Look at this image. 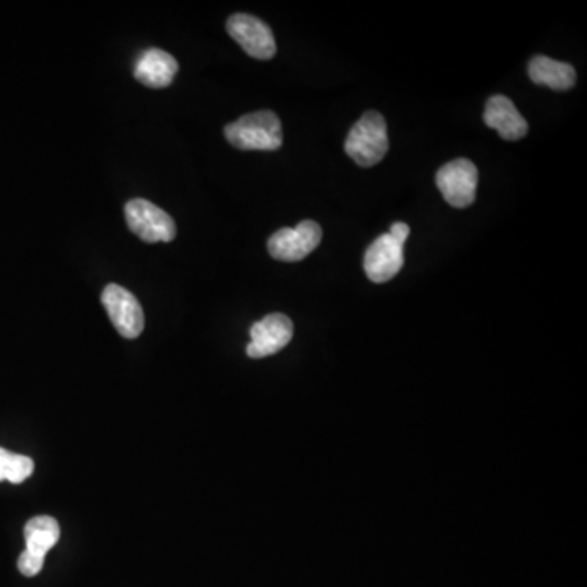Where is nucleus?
Masks as SVG:
<instances>
[{
  "label": "nucleus",
  "mask_w": 587,
  "mask_h": 587,
  "mask_svg": "<svg viewBox=\"0 0 587 587\" xmlns=\"http://www.w3.org/2000/svg\"><path fill=\"white\" fill-rule=\"evenodd\" d=\"M227 141L240 151H278L283 146V126L270 110L242 116L224 129Z\"/></svg>",
  "instance_id": "obj_1"
},
{
  "label": "nucleus",
  "mask_w": 587,
  "mask_h": 587,
  "mask_svg": "<svg viewBox=\"0 0 587 587\" xmlns=\"http://www.w3.org/2000/svg\"><path fill=\"white\" fill-rule=\"evenodd\" d=\"M345 151L359 167L379 164L389 152V134L384 116L377 111L364 113L349 131Z\"/></svg>",
  "instance_id": "obj_2"
},
{
  "label": "nucleus",
  "mask_w": 587,
  "mask_h": 587,
  "mask_svg": "<svg viewBox=\"0 0 587 587\" xmlns=\"http://www.w3.org/2000/svg\"><path fill=\"white\" fill-rule=\"evenodd\" d=\"M129 230L142 242H172L177 237V226L172 216L147 199H131L124 208Z\"/></svg>",
  "instance_id": "obj_3"
},
{
  "label": "nucleus",
  "mask_w": 587,
  "mask_h": 587,
  "mask_svg": "<svg viewBox=\"0 0 587 587\" xmlns=\"http://www.w3.org/2000/svg\"><path fill=\"white\" fill-rule=\"evenodd\" d=\"M61 529L56 519L49 516L33 517L25 526L27 550L18 558V570L23 576L33 578L43 570L46 553L59 542Z\"/></svg>",
  "instance_id": "obj_4"
},
{
  "label": "nucleus",
  "mask_w": 587,
  "mask_h": 587,
  "mask_svg": "<svg viewBox=\"0 0 587 587\" xmlns=\"http://www.w3.org/2000/svg\"><path fill=\"white\" fill-rule=\"evenodd\" d=\"M436 185L451 206L468 208L477 196V167L467 159L452 160L437 172Z\"/></svg>",
  "instance_id": "obj_5"
},
{
  "label": "nucleus",
  "mask_w": 587,
  "mask_h": 587,
  "mask_svg": "<svg viewBox=\"0 0 587 587\" xmlns=\"http://www.w3.org/2000/svg\"><path fill=\"white\" fill-rule=\"evenodd\" d=\"M322 242V227L314 221H302L294 229L284 227L268 240V252L274 260L294 263L304 260Z\"/></svg>",
  "instance_id": "obj_6"
},
{
  "label": "nucleus",
  "mask_w": 587,
  "mask_h": 587,
  "mask_svg": "<svg viewBox=\"0 0 587 587\" xmlns=\"http://www.w3.org/2000/svg\"><path fill=\"white\" fill-rule=\"evenodd\" d=\"M102 304L123 338L134 340L144 330V312L134 294L120 284H108L102 292Z\"/></svg>",
  "instance_id": "obj_7"
},
{
  "label": "nucleus",
  "mask_w": 587,
  "mask_h": 587,
  "mask_svg": "<svg viewBox=\"0 0 587 587\" xmlns=\"http://www.w3.org/2000/svg\"><path fill=\"white\" fill-rule=\"evenodd\" d=\"M227 31L252 58L268 61L276 54L273 31L260 18L248 14L232 15L227 20Z\"/></svg>",
  "instance_id": "obj_8"
},
{
  "label": "nucleus",
  "mask_w": 587,
  "mask_h": 587,
  "mask_svg": "<svg viewBox=\"0 0 587 587\" xmlns=\"http://www.w3.org/2000/svg\"><path fill=\"white\" fill-rule=\"evenodd\" d=\"M294 325L291 318L283 314L266 315L250 328V345L247 354L252 359L268 358L279 353L291 343Z\"/></svg>",
  "instance_id": "obj_9"
},
{
  "label": "nucleus",
  "mask_w": 587,
  "mask_h": 587,
  "mask_svg": "<svg viewBox=\"0 0 587 587\" xmlns=\"http://www.w3.org/2000/svg\"><path fill=\"white\" fill-rule=\"evenodd\" d=\"M405 243L390 234L380 235L369 245L364 255V271L372 283H387L395 278L405 263Z\"/></svg>",
  "instance_id": "obj_10"
},
{
  "label": "nucleus",
  "mask_w": 587,
  "mask_h": 587,
  "mask_svg": "<svg viewBox=\"0 0 587 587\" xmlns=\"http://www.w3.org/2000/svg\"><path fill=\"white\" fill-rule=\"evenodd\" d=\"M178 62L164 49L142 51L134 64V77L151 89H165L177 77Z\"/></svg>",
  "instance_id": "obj_11"
},
{
  "label": "nucleus",
  "mask_w": 587,
  "mask_h": 587,
  "mask_svg": "<svg viewBox=\"0 0 587 587\" xmlns=\"http://www.w3.org/2000/svg\"><path fill=\"white\" fill-rule=\"evenodd\" d=\"M483 120L486 126L496 129L506 141H519L529 133V124L517 111L514 103L504 95H493L486 102Z\"/></svg>",
  "instance_id": "obj_12"
},
{
  "label": "nucleus",
  "mask_w": 587,
  "mask_h": 587,
  "mask_svg": "<svg viewBox=\"0 0 587 587\" xmlns=\"http://www.w3.org/2000/svg\"><path fill=\"white\" fill-rule=\"evenodd\" d=\"M529 76L534 84L547 85L558 92L573 89L576 82V71L571 64L555 61L547 56H535L530 61Z\"/></svg>",
  "instance_id": "obj_13"
},
{
  "label": "nucleus",
  "mask_w": 587,
  "mask_h": 587,
  "mask_svg": "<svg viewBox=\"0 0 587 587\" xmlns=\"http://www.w3.org/2000/svg\"><path fill=\"white\" fill-rule=\"evenodd\" d=\"M35 470V462L27 455L12 454L0 447V482L23 483Z\"/></svg>",
  "instance_id": "obj_14"
},
{
  "label": "nucleus",
  "mask_w": 587,
  "mask_h": 587,
  "mask_svg": "<svg viewBox=\"0 0 587 587\" xmlns=\"http://www.w3.org/2000/svg\"><path fill=\"white\" fill-rule=\"evenodd\" d=\"M390 235L395 237V239L400 240V242H407L408 235H410V227L405 222H395L392 227H390Z\"/></svg>",
  "instance_id": "obj_15"
}]
</instances>
